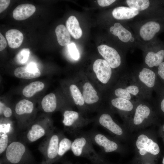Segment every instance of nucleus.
<instances>
[{"label":"nucleus","mask_w":164,"mask_h":164,"mask_svg":"<svg viewBox=\"0 0 164 164\" xmlns=\"http://www.w3.org/2000/svg\"><path fill=\"white\" fill-rule=\"evenodd\" d=\"M75 137L71 149L74 155L86 158L93 164L105 161L104 158L94 150L92 142L87 132H81Z\"/></svg>","instance_id":"f257e3e1"},{"label":"nucleus","mask_w":164,"mask_h":164,"mask_svg":"<svg viewBox=\"0 0 164 164\" xmlns=\"http://www.w3.org/2000/svg\"><path fill=\"white\" fill-rule=\"evenodd\" d=\"M0 160L2 164H33L32 155L25 145L21 142L12 141Z\"/></svg>","instance_id":"f03ea898"},{"label":"nucleus","mask_w":164,"mask_h":164,"mask_svg":"<svg viewBox=\"0 0 164 164\" xmlns=\"http://www.w3.org/2000/svg\"><path fill=\"white\" fill-rule=\"evenodd\" d=\"M136 146L138 154L132 163L136 164L145 162H155L160 152L158 144L146 135L142 134L138 137Z\"/></svg>","instance_id":"7ed1b4c3"},{"label":"nucleus","mask_w":164,"mask_h":164,"mask_svg":"<svg viewBox=\"0 0 164 164\" xmlns=\"http://www.w3.org/2000/svg\"><path fill=\"white\" fill-rule=\"evenodd\" d=\"M63 133L55 129L46 136L40 144L39 150L43 155L40 164H52L58 161L59 143Z\"/></svg>","instance_id":"20e7f679"},{"label":"nucleus","mask_w":164,"mask_h":164,"mask_svg":"<svg viewBox=\"0 0 164 164\" xmlns=\"http://www.w3.org/2000/svg\"><path fill=\"white\" fill-rule=\"evenodd\" d=\"M62 123L64 130L74 136L81 132V130L92 121L84 118L75 111L66 110L63 111Z\"/></svg>","instance_id":"39448f33"},{"label":"nucleus","mask_w":164,"mask_h":164,"mask_svg":"<svg viewBox=\"0 0 164 164\" xmlns=\"http://www.w3.org/2000/svg\"><path fill=\"white\" fill-rule=\"evenodd\" d=\"M55 129L52 121L46 118L33 123L28 128L25 135L26 140L33 142L50 133Z\"/></svg>","instance_id":"423d86ee"},{"label":"nucleus","mask_w":164,"mask_h":164,"mask_svg":"<svg viewBox=\"0 0 164 164\" xmlns=\"http://www.w3.org/2000/svg\"><path fill=\"white\" fill-rule=\"evenodd\" d=\"M34 109L33 103L27 99L21 100L16 104L15 111L19 117L18 126L20 129L28 128L32 123L29 117L33 114Z\"/></svg>","instance_id":"0eeeda50"},{"label":"nucleus","mask_w":164,"mask_h":164,"mask_svg":"<svg viewBox=\"0 0 164 164\" xmlns=\"http://www.w3.org/2000/svg\"><path fill=\"white\" fill-rule=\"evenodd\" d=\"M87 133L92 143L100 147L104 152L120 151V145L116 140L96 131L92 130Z\"/></svg>","instance_id":"6e6552de"},{"label":"nucleus","mask_w":164,"mask_h":164,"mask_svg":"<svg viewBox=\"0 0 164 164\" xmlns=\"http://www.w3.org/2000/svg\"><path fill=\"white\" fill-rule=\"evenodd\" d=\"M97 123L103 127L117 138L124 137L125 131L123 127L115 121L112 116L106 112L101 114L98 117Z\"/></svg>","instance_id":"1a4fd4ad"},{"label":"nucleus","mask_w":164,"mask_h":164,"mask_svg":"<svg viewBox=\"0 0 164 164\" xmlns=\"http://www.w3.org/2000/svg\"><path fill=\"white\" fill-rule=\"evenodd\" d=\"M14 132V125L8 119H1L0 123V154L4 153L11 142Z\"/></svg>","instance_id":"9d476101"},{"label":"nucleus","mask_w":164,"mask_h":164,"mask_svg":"<svg viewBox=\"0 0 164 164\" xmlns=\"http://www.w3.org/2000/svg\"><path fill=\"white\" fill-rule=\"evenodd\" d=\"M93 70L98 80L101 83L107 84L112 75V70L108 62L104 60L98 59L93 64Z\"/></svg>","instance_id":"9b49d317"},{"label":"nucleus","mask_w":164,"mask_h":164,"mask_svg":"<svg viewBox=\"0 0 164 164\" xmlns=\"http://www.w3.org/2000/svg\"><path fill=\"white\" fill-rule=\"evenodd\" d=\"M99 53L108 63L111 68H116L121 63V56L114 48L106 45H101L97 47Z\"/></svg>","instance_id":"f8f14e48"},{"label":"nucleus","mask_w":164,"mask_h":164,"mask_svg":"<svg viewBox=\"0 0 164 164\" xmlns=\"http://www.w3.org/2000/svg\"><path fill=\"white\" fill-rule=\"evenodd\" d=\"M150 108L144 104H138L135 108L132 123L133 126L138 128L143 126L151 114Z\"/></svg>","instance_id":"ddd939ff"},{"label":"nucleus","mask_w":164,"mask_h":164,"mask_svg":"<svg viewBox=\"0 0 164 164\" xmlns=\"http://www.w3.org/2000/svg\"><path fill=\"white\" fill-rule=\"evenodd\" d=\"M15 76L17 78L30 79L40 76L41 72L34 63H29L27 66L16 68L14 72Z\"/></svg>","instance_id":"4468645a"},{"label":"nucleus","mask_w":164,"mask_h":164,"mask_svg":"<svg viewBox=\"0 0 164 164\" xmlns=\"http://www.w3.org/2000/svg\"><path fill=\"white\" fill-rule=\"evenodd\" d=\"M160 29L159 23L155 21H149L141 26L139 31L140 35L144 40H150L159 32Z\"/></svg>","instance_id":"2eb2a0df"},{"label":"nucleus","mask_w":164,"mask_h":164,"mask_svg":"<svg viewBox=\"0 0 164 164\" xmlns=\"http://www.w3.org/2000/svg\"><path fill=\"white\" fill-rule=\"evenodd\" d=\"M35 7L30 4H24L18 6L13 11V16L15 20H22L26 19L35 12Z\"/></svg>","instance_id":"dca6fc26"},{"label":"nucleus","mask_w":164,"mask_h":164,"mask_svg":"<svg viewBox=\"0 0 164 164\" xmlns=\"http://www.w3.org/2000/svg\"><path fill=\"white\" fill-rule=\"evenodd\" d=\"M96 91L90 82H86L84 84L82 94L86 104L90 105L97 102L99 100Z\"/></svg>","instance_id":"f3484780"},{"label":"nucleus","mask_w":164,"mask_h":164,"mask_svg":"<svg viewBox=\"0 0 164 164\" xmlns=\"http://www.w3.org/2000/svg\"><path fill=\"white\" fill-rule=\"evenodd\" d=\"M139 11L125 6H119L114 9L112 15L115 19L124 20L132 18L139 13Z\"/></svg>","instance_id":"a211bd4d"},{"label":"nucleus","mask_w":164,"mask_h":164,"mask_svg":"<svg viewBox=\"0 0 164 164\" xmlns=\"http://www.w3.org/2000/svg\"><path fill=\"white\" fill-rule=\"evenodd\" d=\"M5 37L9 46L13 49L19 47L23 39V36L22 32L14 29L8 30L5 33Z\"/></svg>","instance_id":"6ab92c4d"},{"label":"nucleus","mask_w":164,"mask_h":164,"mask_svg":"<svg viewBox=\"0 0 164 164\" xmlns=\"http://www.w3.org/2000/svg\"><path fill=\"white\" fill-rule=\"evenodd\" d=\"M138 78L140 81L148 88H152L155 85V74L149 68H143L139 73Z\"/></svg>","instance_id":"aec40b11"},{"label":"nucleus","mask_w":164,"mask_h":164,"mask_svg":"<svg viewBox=\"0 0 164 164\" xmlns=\"http://www.w3.org/2000/svg\"><path fill=\"white\" fill-rule=\"evenodd\" d=\"M41 107L45 113H50L54 111L57 108L55 95L53 93H50L45 96L41 101Z\"/></svg>","instance_id":"412c9836"},{"label":"nucleus","mask_w":164,"mask_h":164,"mask_svg":"<svg viewBox=\"0 0 164 164\" xmlns=\"http://www.w3.org/2000/svg\"><path fill=\"white\" fill-rule=\"evenodd\" d=\"M66 25L68 30L73 38L77 39L81 36L82 30L75 16L72 15L69 17L66 22Z\"/></svg>","instance_id":"4be33fe9"},{"label":"nucleus","mask_w":164,"mask_h":164,"mask_svg":"<svg viewBox=\"0 0 164 164\" xmlns=\"http://www.w3.org/2000/svg\"><path fill=\"white\" fill-rule=\"evenodd\" d=\"M110 32L124 42H127L132 37L131 32L125 28L120 23H115L110 28Z\"/></svg>","instance_id":"5701e85b"},{"label":"nucleus","mask_w":164,"mask_h":164,"mask_svg":"<svg viewBox=\"0 0 164 164\" xmlns=\"http://www.w3.org/2000/svg\"><path fill=\"white\" fill-rule=\"evenodd\" d=\"M111 104L112 106L118 110L125 112L132 111L134 108V106L131 101L121 97L112 99Z\"/></svg>","instance_id":"b1692460"},{"label":"nucleus","mask_w":164,"mask_h":164,"mask_svg":"<svg viewBox=\"0 0 164 164\" xmlns=\"http://www.w3.org/2000/svg\"><path fill=\"white\" fill-rule=\"evenodd\" d=\"M164 58V50H160L156 53L150 51L148 53L145 57V63L150 67L158 66L162 62Z\"/></svg>","instance_id":"393cba45"},{"label":"nucleus","mask_w":164,"mask_h":164,"mask_svg":"<svg viewBox=\"0 0 164 164\" xmlns=\"http://www.w3.org/2000/svg\"><path fill=\"white\" fill-rule=\"evenodd\" d=\"M55 31L60 45L64 46L70 43L71 39L70 33L64 25L61 24L57 26Z\"/></svg>","instance_id":"a878e982"},{"label":"nucleus","mask_w":164,"mask_h":164,"mask_svg":"<svg viewBox=\"0 0 164 164\" xmlns=\"http://www.w3.org/2000/svg\"><path fill=\"white\" fill-rule=\"evenodd\" d=\"M45 87L44 84L40 81L32 82L26 86L22 91L23 95L27 97H31L36 93L42 91Z\"/></svg>","instance_id":"bb28decb"},{"label":"nucleus","mask_w":164,"mask_h":164,"mask_svg":"<svg viewBox=\"0 0 164 164\" xmlns=\"http://www.w3.org/2000/svg\"><path fill=\"white\" fill-rule=\"evenodd\" d=\"M72 141L63 135L60 140L58 149V161L69 150H71Z\"/></svg>","instance_id":"cd10ccee"},{"label":"nucleus","mask_w":164,"mask_h":164,"mask_svg":"<svg viewBox=\"0 0 164 164\" xmlns=\"http://www.w3.org/2000/svg\"><path fill=\"white\" fill-rule=\"evenodd\" d=\"M70 90L75 104L80 107L83 106L84 101L83 94L78 87L74 84H72L70 86Z\"/></svg>","instance_id":"c85d7f7f"},{"label":"nucleus","mask_w":164,"mask_h":164,"mask_svg":"<svg viewBox=\"0 0 164 164\" xmlns=\"http://www.w3.org/2000/svg\"><path fill=\"white\" fill-rule=\"evenodd\" d=\"M126 2L129 8L138 11L145 10L150 4L148 0H127Z\"/></svg>","instance_id":"c756f323"},{"label":"nucleus","mask_w":164,"mask_h":164,"mask_svg":"<svg viewBox=\"0 0 164 164\" xmlns=\"http://www.w3.org/2000/svg\"><path fill=\"white\" fill-rule=\"evenodd\" d=\"M30 53L29 48H24L21 50L17 54L16 60L18 63L24 64L27 61Z\"/></svg>","instance_id":"7c9ffc66"},{"label":"nucleus","mask_w":164,"mask_h":164,"mask_svg":"<svg viewBox=\"0 0 164 164\" xmlns=\"http://www.w3.org/2000/svg\"><path fill=\"white\" fill-rule=\"evenodd\" d=\"M68 50L71 57L75 60H78L80 58V53L73 43H70L68 45Z\"/></svg>","instance_id":"2f4dec72"},{"label":"nucleus","mask_w":164,"mask_h":164,"mask_svg":"<svg viewBox=\"0 0 164 164\" xmlns=\"http://www.w3.org/2000/svg\"><path fill=\"white\" fill-rule=\"evenodd\" d=\"M0 115L3 116L5 118H9L12 115V111L9 107L6 106L1 101L0 102Z\"/></svg>","instance_id":"473e14b6"},{"label":"nucleus","mask_w":164,"mask_h":164,"mask_svg":"<svg viewBox=\"0 0 164 164\" xmlns=\"http://www.w3.org/2000/svg\"><path fill=\"white\" fill-rule=\"evenodd\" d=\"M10 0H0V13L4 11L8 6Z\"/></svg>","instance_id":"72a5a7b5"},{"label":"nucleus","mask_w":164,"mask_h":164,"mask_svg":"<svg viewBox=\"0 0 164 164\" xmlns=\"http://www.w3.org/2000/svg\"><path fill=\"white\" fill-rule=\"evenodd\" d=\"M115 1V0H98L97 1L98 5L102 7L109 6Z\"/></svg>","instance_id":"f704fd0d"},{"label":"nucleus","mask_w":164,"mask_h":164,"mask_svg":"<svg viewBox=\"0 0 164 164\" xmlns=\"http://www.w3.org/2000/svg\"><path fill=\"white\" fill-rule=\"evenodd\" d=\"M158 67V74L164 80V62H162Z\"/></svg>","instance_id":"c9c22d12"},{"label":"nucleus","mask_w":164,"mask_h":164,"mask_svg":"<svg viewBox=\"0 0 164 164\" xmlns=\"http://www.w3.org/2000/svg\"><path fill=\"white\" fill-rule=\"evenodd\" d=\"M7 45L6 40L1 34L0 33V50L1 51L4 49Z\"/></svg>","instance_id":"e433bc0d"},{"label":"nucleus","mask_w":164,"mask_h":164,"mask_svg":"<svg viewBox=\"0 0 164 164\" xmlns=\"http://www.w3.org/2000/svg\"><path fill=\"white\" fill-rule=\"evenodd\" d=\"M160 108L162 112L164 113V98L161 102Z\"/></svg>","instance_id":"4c0bfd02"},{"label":"nucleus","mask_w":164,"mask_h":164,"mask_svg":"<svg viewBox=\"0 0 164 164\" xmlns=\"http://www.w3.org/2000/svg\"><path fill=\"white\" fill-rule=\"evenodd\" d=\"M62 164H73L71 161H64Z\"/></svg>","instance_id":"58836bf2"},{"label":"nucleus","mask_w":164,"mask_h":164,"mask_svg":"<svg viewBox=\"0 0 164 164\" xmlns=\"http://www.w3.org/2000/svg\"><path fill=\"white\" fill-rule=\"evenodd\" d=\"M110 164V163H108V162H106L105 161L104 162H101V163H97V164Z\"/></svg>","instance_id":"ea45409f"},{"label":"nucleus","mask_w":164,"mask_h":164,"mask_svg":"<svg viewBox=\"0 0 164 164\" xmlns=\"http://www.w3.org/2000/svg\"><path fill=\"white\" fill-rule=\"evenodd\" d=\"M162 130L163 133V138L164 141V124L163 125L162 128Z\"/></svg>","instance_id":"a19ab883"},{"label":"nucleus","mask_w":164,"mask_h":164,"mask_svg":"<svg viewBox=\"0 0 164 164\" xmlns=\"http://www.w3.org/2000/svg\"><path fill=\"white\" fill-rule=\"evenodd\" d=\"M134 38L132 37H132L130 39V40H129V41H130V42H133L134 41Z\"/></svg>","instance_id":"79ce46f5"},{"label":"nucleus","mask_w":164,"mask_h":164,"mask_svg":"<svg viewBox=\"0 0 164 164\" xmlns=\"http://www.w3.org/2000/svg\"><path fill=\"white\" fill-rule=\"evenodd\" d=\"M161 164H164V156L163 158Z\"/></svg>","instance_id":"37998d69"},{"label":"nucleus","mask_w":164,"mask_h":164,"mask_svg":"<svg viewBox=\"0 0 164 164\" xmlns=\"http://www.w3.org/2000/svg\"></svg>","instance_id":"c03bdc74"}]
</instances>
